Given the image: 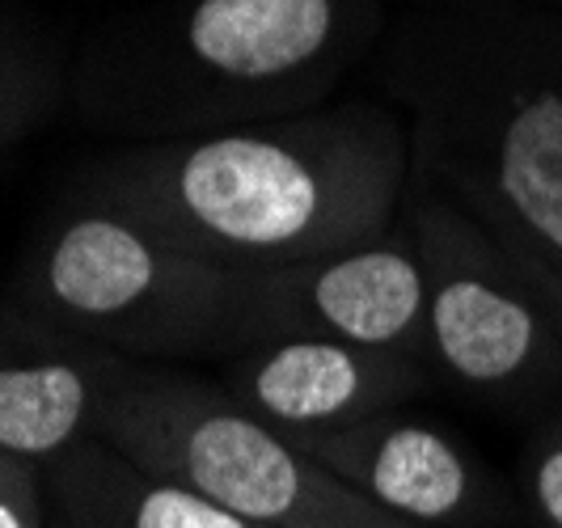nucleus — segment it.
I'll use <instances>...</instances> for the list:
<instances>
[{
  "label": "nucleus",
  "mask_w": 562,
  "mask_h": 528,
  "mask_svg": "<svg viewBox=\"0 0 562 528\" xmlns=\"http://www.w3.org/2000/svg\"><path fill=\"white\" fill-rule=\"evenodd\" d=\"M402 221L427 279L431 377L507 415L562 397L559 338L504 241L415 169Z\"/></svg>",
  "instance_id": "nucleus-6"
},
{
  "label": "nucleus",
  "mask_w": 562,
  "mask_h": 528,
  "mask_svg": "<svg viewBox=\"0 0 562 528\" xmlns=\"http://www.w3.org/2000/svg\"><path fill=\"white\" fill-rule=\"evenodd\" d=\"M59 528H262L157 478L102 440H85L43 465Z\"/></svg>",
  "instance_id": "nucleus-11"
},
{
  "label": "nucleus",
  "mask_w": 562,
  "mask_h": 528,
  "mask_svg": "<svg viewBox=\"0 0 562 528\" xmlns=\"http://www.w3.org/2000/svg\"><path fill=\"white\" fill-rule=\"evenodd\" d=\"M516 499L529 528H562V406L541 418L520 448Z\"/></svg>",
  "instance_id": "nucleus-13"
},
{
  "label": "nucleus",
  "mask_w": 562,
  "mask_h": 528,
  "mask_svg": "<svg viewBox=\"0 0 562 528\" xmlns=\"http://www.w3.org/2000/svg\"><path fill=\"white\" fill-rule=\"evenodd\" d=\"M296 445L381 512L419 528H516L520 499L449 427L402 411L313 431Z\"/></svg>",
  "instance_id": "nucleus-8"
},
{
  "label": "nucleus",
  "mask_w": 562,
  "mask_h": 528,
  "mask_svg": "<svg viewBox=\"0 0 562 528\" xmlns=\"http://www.w3.org/2000/svg\"><path fill=\"white\" fill-rule=\"evenodd\" d=\"M419 4H436V0H406V9H419Z\"/></svg>",
  "instance_id": "nucleus-18"
},
{
  "label": "nucleus",
  "mask_w": 562,
  "mask_h": 528,
  "mask_svg": "<svg viewBox=\"0 0 562 528\" xmlns=\"http://www.w3.org/2000/svg\"><path fill=\"white\" fill-rule=\"evenodd\" d=\"M507 254L516 258V267L525 271L529 288L537 292V301H541V308H546L550 330H554L559 351H562V267H554V262H546V258H537V254H529V250H520V246H507Z\"/></svg>",
  "instance_id": "nucleus-15"
},
{
  "label": "nucleus",
  "mask_w": 562,
  "mask_h": 528,
  "mask_svg": "<svg viewBox=\"0 0 562 528\" xmlns=\"http://www.w3.org/2000/svg\"><path fill=\"white\" fill-rule=\"evenodd\" d=\"M72 72L43 26L18 4L0 0V153L38 132V123L59 106Z\"/></svg>",
  "instance_id": "nucleus-12"
},
{
  "label": "nucleus",
  "mask_w": 562,
  "mask_h": 528,
  "mask_svg": "<svg viewBox=\"0 0 562 528\" xmlns=\"http://www.w3.org/2000/svg\"><path fill=\"white\" fill-rule=\"evenodd\" d=\"M136 360L13 305L0 313V452L52 465L85 440Z\"/></svg>",
  "instance_id": "nucleus-10"
},
{
  "label": "nucleus",
  "mask_w": 562,
  "mask_h": 528,
  "mask_svg": "<svg viewBox=\"0 0 562 528\" xmlns=\"http://www.w3.org/2000/svg\"><path fill=\"white\" fill-rule=\"evenodd\" d=\"M431 381V368L411 356L301 334L262 338L221 363V385L288 440L402 411Z\"/></svg>",
  "instance_id": "nucleus-9"
},
{
  "label": "nucleus",
  "mask_w": 562,
  "mask_h": 528,
  "mask_svg": "<svg viewBox=\"0 0 562 528\" xmlns=\"http://www.w3.org/2000/svg\"><path fill=\"white\" fill-rule=\"evenodd\" d=\"M18 305L136 363H225L258 342L250 271L207 262L89 199H68L38 233Z\"/></svg>",
  "instance_id": "nucleus-4"
},
{
  "label": "nucleus",
  "mask_w": 562,
  "mask_h": 528,
  "mask_svg": "<svg viewBox=\"0 0 562 528\" xmlns=\"http://www.w3.org/2000/svg\"><path fill=\"white\" fill-rule=\"evenodd\" d=\"M47 507L43 465L0 452V528H47Z\"/></svg>",
  "instance_id": "nucleus-14"
},
{
  "label": "nucleus",
  "mask_w": 562,
  "mask_h": 528,
  "mask_svg": "<svg viewBox=\"0 0 562 528\" xmlns=\"http://www.w3.org/2000/svg\"><path fill=\"white\" fill-rule=\"evenodd\" d=\"M98 440L262 528H342L368 507L221 381L161 363L132 368L98 423Z\"/></svg>",
  "instance_id": "nucleus-5"
},
{
  "label": "nucleus",
  "mask_w": 562,
  "mask_h": 528,
  "mask_svg": "<svg viewBox=\"0 0 562 528\" xmlns=\"http://www.w3.org/2000/svg\"><path fill=\"white\" fill-rule=\"evenodd\" d=\"M342 528H419L411 525V520H402V516H390V512H381L376 503H368L360 516H351Z\"/></svg>",
  "instance_id": "nucleus-16"
},
{
  "label": "nucleus",
  "mask_w": 562,
  "mask_h": 528,
  "mask_svg": "<svg viewBox=\"0 0 562 528\" xmlns=\"http://www.w3.org/2000/svg\"><path fill=\"white\" fill-rule=\"evenodd\" d=\"M390 22V0H148L85 38L68 89L132 144L216 136L330 106Z\"/></svg>",
  "instance_id": "nucleus-3"
},
{
  "label": "nucleus",
  "mask_w": 562,
  "mask_h": 528,
  "mask_svg": "<svg viewBox=\"0 0 562 528\" xmlns=\"http://www.w3.org/2000/svg\"><path fill=\"white\" fill-rule=\"evenodd\" d=\"M520 4H533V9H554V13H562V0H520Z\"/></svg>",
  "instance_id": "nucleus-17"
},
{
  "label": "nucleus",
  "mask_w": 562,
  "mask_h": 528,
  "mask_svg": "<svg viewBox=\"0 0 562 528\" xmlns=\"http://www.w3.org/2000/svg\"><path fill=\"white\" fill-rule=\"evenodd\" d=\"M411 187V132L385 102H330L216 136L127 144L77 195L228 271H280L385 237Z\"/></svg>",
  "instance_id": "nucleus-1"
},
{
  "label": "nucleus",
  "mask_w": 562,
  "mask_h": 528,
  "mask_svg": "<svg viewBox=\"0 0 562 528\" xmlns=\"http://www.w3.org/2000/svg\"><path fill=\"white\" fill-rule=\"evenodd\" d=\"M376 59L411 169L499 241L562 267V13L436 0L394 18Z\"/></svg>",
  "instance_id": "nucleus-2"
},
{
  "label": "nucleus",
  "mask_w": 562,
  "mask_h": 528,
  "mask_svg": "<svg viewBox=\"0 0 562 528\" xmlns=\"http://www.w3.org/2000/svg\"><path fill=\"white\" fill-rule=\"evenodd\" d=\"M258 342L335 338L427 363V279L406 221L351 250L280 271H250Z\"/></svg>",
  "instance_id": "nucleus-7"
}]
</instances>
